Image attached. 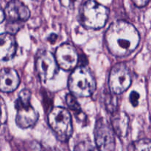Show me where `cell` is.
Here are the masks:
<instances>
[{
	"label": "cell",
	"mask_w": 151,
	"mask_h": 151,
	"mask_svg": "<svg viewBox=\"0 0 151 151\" xmlns=\"http://www.w3.org/2000/svg\"><path fill=\"white\" fill-rule=\"evenodd\" d=\"M106 47L111 54L116 57H126L138 47L140 35L132 24L125 21L112 23L105 35Z\"/></svg>",
	"instance_id": "6da1fadb"
},
{
	"label": "cell",
	"mask_w": 151,
	"mask_h": 151,
	"mask_svg": "<svg viewBox=\"0 0 151 151\" xmlns=\"http://www.w3.org/2000/svg\"><path fill=\"white\" fill-rule=\"evenodd\" d=\"M69 88L75 96L90 97L96 89V81L89 69L85 66L75 68L69 78Z\"/></svg>",
	"instance_id": "7a4b0ae2"
},
{
	"label": "cell",
	"mask_w": 151,
	"mask_h": 151,
	"mask_svg": "<svg viewBox=\"0 0 151 151\" xmlns=\"http://www.w3.org/2000/svg\"><path fill=\"white\" fill-rule=\"evenodd\" d=\"M109 18V10L94 0L87 1L80 12L81 23L87 29H98L103 27Z\"/></svg>",
	"instance_id": "3957f363"
},
{
	"label": "cell",
	"mask_w": 151,
	"mask_h": 151,
	"mask_svg": "<svg viewBox=\"0 0 151 151\" xmlns=\"http://www.w3.org/2000/svg\"><path fill=\"white\" fill-rule=\"evenodd\" d=\"M30 91L27 89H23L19 92L15 102L16 122L21 128L33 127L38 119V113L30 105Z\"/></svg>",
	"instance_id": "277c9868"
},
{
	"label": "cell",
	"mask_w": 151,
	"mask_h": 151,
	"mask_svg": "<svg viewBox=\"0 0 151 151\" xmlns=\"http://www.w3.org/2000/svg\"><path fill=\"white\" fill-rule=\"evenodd\" d=\"M50 126L56 134L59 140L67 141L72 134V117L66 109L62 107H55L48 115Z\"/></svg>",
	"instance_id": "5b68a950"
},
{
	"label": "cell",
	"mask_w": 151,
	"mask_h": 151,
	"mask_svg": "<svg viewBox=\"0 0 151 151\" xmlns=\"http://www.w3.org/2000/svg\"><path fill=\"white\" fill-rule=\"evenodd\" d=\"M109 88L114 94H120L128 89L131 84V75L128 66L117 63L111 69L109 75Z\"/></svg>",
	"instance_id": "8992f818"
},
{
	"label": "cell",
	"mask_w": 151,
	"mask_h": 151,
	"mask_svg": "<svg viewBox=\"0 0 151 151\" xmlns=\"http://www.w3.org/2000/svg\"><path fill=\"white\" fill-rule=\"evenodd\" d=\"M58 64L55 56L50 52L41 50L35 58V70L43 82L52 79L58 71Z\"/></svg>",
	"instance_id": "52a82bcc"
},
{
	"label": "cell",
	"mask_w": 151,
	"mask_h": 151,
	"mask_svg": "<svg viewBox=\"0 0 151 151\" xmlns=\"http://www.w3.org/2000/svg\"><path fill=\"white\" fill-rule=\"evenodd\" d=\"M111 126L103 118H100L97 119L94 128V139L99 150H114L115 132Z\"/></svg>",
	"instance_id": "ba28073f"
},
{
	"label": "cell",
	"mask_w": 151,
	"mask_h": 151,
	"mask_svg": "<svg viewBox=\"0 0 151 151\" xmlns=\"http://www.w3.org/2000/svg\"><path fill=\"white\" fill-rule=\"evenodd\" d=\"M55 58L59 67L66 71L75 69L79 60L76 49L72 44L66 43L58 47L55 51Z\"/></svg>",
	"instance_id": "9c48e42d"
},
{
	"label": "cell",
	"mask_w": 151,
	"mask_h": 151,
	"mask_svg": "<svg viewBox=\"0 0 151 151\" xmlns=\"http://www.w3.org/2000/svg\"><path fill=\"white\" fill-rule=\"evenodd\" d=\"M5 16L8 21L15 22H23L30 16L29 8L19 0H11L4 8Z\"/></svg>",
	"instance_id": "30bf717a"
},
{
	"label": "cell",
	"mask_w": 151,
	"mask_h": 151,
	"mask_svg": "<svg viewBox=\"0 0 151 151\" xmlns=\"http://www.w3.org/2000/svg\"><path fill=\"white\" fill-rule=\"evenodd\" d=\"M20 83L17 72L11 68H3L0 72V88L2 92L15 91Z\"/></svg>",
	"instance_id": "8fae6325"
},
{
	"label": "cell",
	"mask_w": 151,
	"mask_h": 151,
	"mask_svg": "<svg viewBox=\"0 0 151 151\" xmlns=\"http://www.w3.org/2000/svg\"><path fill=\"white\" fill-rule=\"evenodd\" d=\"M16 42L10 33H1L0 36V58L1 60L7 61L15 55L16 52Z\"/></svg>",
	"instance_id": "7c38bea8"
},
{
	"label": "cell",
	"mask_w": 151,
	"mask_h": 151,
	"mask_svg": "<svg viewBox=\"0 0 151 151\" xmlns=\"http://www.w3.org/2000/svg\"><path fill=\"white\" fill-rule=\"evenodd\" d=\"M112 128L119 137H124L127 135L129 125V118L125 112H114L111 122Z\"/></svg>",
	"instance_id": "4fadbf2b"
},
{
	"label": "cell",
	"mask_w": 151,
	"mask_h": 151,
	"mask_svg": "<svg viewBox=\"0 0 151 151\" xmlns=\"http://www.w3.org/2000/svg\"><path fill=\"white\" fill-rule=\"evenodd\" d=\"M66 103H67L68 106L69 107V109L75 112L76 116L82 113V111H81V106H80L78 100H76V98H75V97L73 95V94H68L66 97Z\"/></svg>",
	"instance_id": "5bb4252c"
},
{
	"label": "cell",
	"mask_w": 151,
	"mask_h": 151,
	"mask_svg": "<svg viewBox=\"0 0 151 151\" xmlns=\"http://www.w3.org/2000/svg\"><path fill=\"white\" fill-rule=\"evenodd\" d=\"M114 94V93H113ZM113 94H107V100L106 101V106L107 108L108 111H110L111 114H114V112L116 111V107H117V101H116V97L113 95Z\"/></svg>",
	"instance_id": "9a60e30c"
},
{
	"label": "cell",
	"mask_w": 151,
	"mask_h": 151,
	"mask_svg": "<svg viewBox=\"0 0 151 151\" xmlns=\"http://www.w3.org/2000/svg\"><path fill=\"white\" fill-rule=\"evenodd\" d=\"M134 146L136 150H151V139H140L136 142Z\"/></svg>",
	"instance_id": "2e32d148"
},
{
	"label": "cell",
	"mask_w": 151,
	"mask_h": 151,
	"mask_svg": "<svg viewBox=\"0 0 151 151\" xmlns=\"http://www.w3.org/2000/svg\"><path fill=\"white\" fill-rule=\"evenodd\" d=\"M63 7L68 9H75L81 5L83 0H59Z\"/></svg>",
	"instance_id": "e0dca14e"
},
{
	"label": "cell",
	"mask_w": 151,
	"mask_h": 151,
	"mask_svg": "<svg viewBox=\"0 0 151 151\" xmlns=\"http://www.w3.org/2000/svg\"><path fill=\"white\" fill-rule=\"evenodd\" d=\"M75 150H94L93 145H91V142H90L89 139H88L81 140V142L76 145L75 147Z\"/></svg>",
	"instance_id": "ac0fdd59"
},
{
	"label": "cell",
	"mask_w": 151,
	"mask_h": 151,
	"mask_svg": "<svg viewBox=\"0 0 151 151\" xmlns=\"http://www.w3.org/2000/svg\"><path fill=\"white\" fill-rule=\"evenodd\" d=\"M139 94L138 92L133 91L130 95V101L133 106H137L139 104Z\"/></svg>",
	"instance_id": "d6986e66"
},
{
	"label": "cell",
	"mask_w": 151,
	"mask_h": 151,
	"mask_svg": "<svg viewBox=\"0 0 151 151\" xmlns=\"http://www.w3.org/2000/svg\"><path fill=\"white\" fill-rule=\"evenodd\" d=\"M134 4L138 7H142L147 5L150 0H131Z\"/></svg>",
	"instance_id": "ffe728a7"
},
{
	"label": "cell",
	"mask_w": 151,
	"mask_h": 151,
	"mask_svg": "<svg viewBox=\"0 0 151 151\" xmlns=\"http://www.w3.org/2000/svg\"><path fill=\"white\" fill-rule=\"evenodd\" d=\"M1 122L2 123H4L6 121V119H7V116H5V115L4 114V111H6V110L4 109V101H3V100L1 99Z\"/></svg>",
	"instance_id": "44dd1931"
},
{
	"label": "cell",
	"mask_w": 151,
	"mask_h": 151,
	"mask_svg": "<svg viewBox=\"0 0 151 151\" xmlns=\"http://www.w3.org/2000/svg\"><path fill=\"white\" fill-rule=\"evenodd\" d=\"M1 16V19H0V22L2 23L3 21H4V18L6 17L5 13H4V11L3 10H1V16Z\"/></svg>",
	"instance_id": "7402d4cb"
}]
</instances>
